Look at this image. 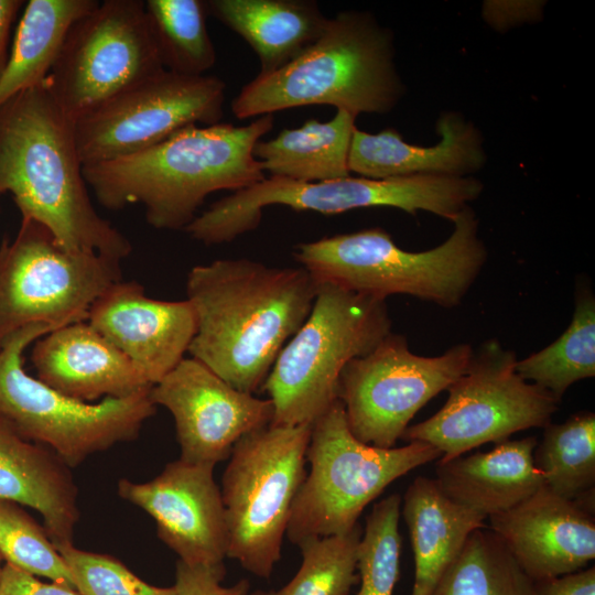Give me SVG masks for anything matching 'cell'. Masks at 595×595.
I'll return each instance as SVG.
<instances>
[{
  "instance_id": "cell-9",
  "label": "cell",
  "mask_w": 595,
  "mask_h": 595,
  "mask_svg": "<svg viewBox=\"0 0 595 595\" xmlns=\"http://www.w3.org/2000/svg\"><path fill=\"white\" fill-rule=\"evenodd\" d=\"M56 328L28 325L12 334L0 349V422L26 441L53 451L68 467L93 454L137 439L155 414L151 389L97 403L69 398L24 369L23 353Z\"/></svg>"
},
{
  "instance_id": "cell-39",
  "label": "cell",
  "mask_w": 595,
  "mask_h": 595,
  "mask_svg": "<svg viewBox=\"0 0 595 595\" xmlns=\"http://www.w3.org/2000/svg\"><path fill=\"white\" fill-rule=\"evenodd\" d=\"M23 6V0H0V77L9 58L8 44L11 26Z\"/></svg>"
},
{
  "instance_id": "cell-27",
  "label": "cell",
  "mask_w": 595,
  "mask_h": 595,
  "mask_svg": "<svg viewBox=\"0 0 595 595\" xmlns=\"http://www.w3.org/2000/svg\"><path fill=\"white\" fill-rule=\"evenodd\" d=\"M97 0H30L15 30L0 77V107L50 75L73 23L91 11Z\"/></svg>"
},
{
  "instance_id": "cell-6",
  "label": "cell",
  "mask_w": 595,
  "mask_h": 595,
  "mask_svg": "<svg viewBox=\"0 0 595 595\" xmlns=\"http://www.w3.org/2000/svg\"><path fill=\"white\" fill-rule=\"evenodd\" d=\"M389 333L386 301L318 284L312 310L279 353L261 389L272 425H312L338 400L345 365L371 351Z\"/></svg>"
},
{
  "instance_id": "cell-7",
  "label": "cell",
  "mask_w": 595,
  "mask_h": 595,
  "mask_svg": "<svg viewBox=\"0 0 595 595\" xmlns=\"http://www.w3.org/2000/svg\"><path fill=\"white\" fill-rule=\"evenodd\" d=\"M483 191L469 176L413 175L388 180L347 176L323 182L264 178L213 203L184 229L206 246L231 242L256 229L262 209L284 205L325 215L357 208L394 207L415 215L426 210L453 220Z\"/></svg>"
},
{
  "instance_id": "cell-36",
  "label": "cell",
  "mask_w": 595,
  "mask_h": 595,
  "mask_svg": "<svg viewBox=\"0 0 595 595\" xmlns=\"http://www.w3.org/2000/svg\"><path fill=\"white\" fill-rule=\"evenodd\" d=\"M225 575V567L192 566L178 560L173 586L176 595H250L248 580L225 587L220 585Z\"/></svg>"
},
{
  "instance_id": "cell-4",
  "label": "cell",
  "mask_w": 595,
  "mask_h": 595,
  "mask_svg": "<svg viewBox=\"0 0 595 595\" xmlns=\"http://www.w3.org/2000/svg\"><path fill=\"white\" fill-rule=\"evenodd\" d=\"M402 95L391 33L367 12L343 11L284 67L259 74L231 101L238 119L310 105L356 117L390 111Z\"/></svg>"
},
{
  "instance_id": "cell-40",
  "label": "cell",
  "mask_w": 595,
  "mask_h": 595,
  "mask_svg": "<svg viewBox=\"0 0 595 595\" xmlns=\"http://www.w3.org/2000/svg\"><path fill=\"white\" fill-rule=\"evenodd\" d=\"M1 561H2V556L0 554V575H1V570H2Z\"/></svg>"
},
{
  "instance_id": "cell-19",
  "label": "cell",
  "mask_w": 595,
  "mask_h": 595,
  "mask_svg": "<svg viewBox=\"0 0 595 595\" xmlns=\"http://www.w3.org/2000/svg\"><path fill=\"white\" fill-rule=\"evenodd\" d=\"M488 519L490 530L533 582L580 571L595 558L593 510L544 485Z\"/></svg>"
},
{
  "instance_id": "cell-29",
  "label": "cell",
  "mask_w": 595,
  "mask_h": 595,
  "mask_svg": "<svg viewBox=\"0 0 595 595\" xmlns=\"http://www.w3.org/2000/svg\"><path fill=\"white\" fill-rule=\"evenodd\" d=\"M516 371L561 401L574 382L595 376V298L581 286L571 324L548 347L517 360Z\"/></svg>"
},
{
  "instance_id": "cell-13",
  "label": "cell",
  "mask_w": 595,
  "mask_h": 595,
  "mask_svg": "<svg viewBox=\"0 0 595 595\" xmlns=\"http://www.w3.org/2000/svg\"><path fill=\"white\" fill-rule=\"evenodd\" d=\"M164 71L142 0H105L71 26L45 80L73 120Z\"/></svg>"
},
{
  "instance_id": "cell-2",
  "label": "cell",
  "mask_w": 595,
  "mask_h": 595,
  "mask_svg": "<svg viewBox=\"0 0 595 595\" xmlns=\"http://www.w3.org/2000/svg\"><path fill=\"white\" fill-rule=\"evenodd\" d=\"M10 193L22 218L46 227L73 252L122 261L130 240L93 205L83 175L74 121L42 85L0 107V194Z\"/></svg>"
},
{
  "instance_id": "cell-12",
  "label": "cell",
  "mask_w": 595,
  "mask_h": 595,
  "mask_svg": "<svg viewBox=\"0 0 595 595\" xmlns=\"http://www.w3.org/2000/svg\"><path fill=\"white\" fill-rule=\"evenodd\" d=\"M516 354L487 340L473 354L465 372L448 390L444 405L431 418L408 426L401 439L424 442L448 461L486 443H499L519 431L544 428L558 401L516 371Z\"/></svg>"
},
{
  "instance_id": "cell-24",
  "label": "cell",
  "mask_w": 595,
  "mask_h": 595,
  "mask_svg": "<svg viewBox=\"0 0 595 595\" xmlns=\"http://www.w3.org/2000/svg\"><path fill=\"white\" fill-rule=\"evenodd\" d=\"M402 516L414 558L410 595H432L473 531L485 519L445 496L434 478L416 477L403 496Z\"/></svg>"
},
{
  "instance_id": "cell-28",
  "label": "cell",
  "mask_w": 595,
  "mask_h": 595,
  "mask_svg": "<svg viewBox=\"0 0 595 595\" xmlns=\"http://www.w3.org/2000/svg\"><path fill=\"white\" fill-rule=\"evenodd\" d=\"M533 462L548 489L594 509L595 414L577 412L544 426Z\"/></svg>"
},
{
  "instance_id": "cell-37",
  "label": "cell",
  "mask_w": 595,
  "mask_h": 595,
  "mask_svg": "<svg viewBox=\"0 0 595 595\" xmlns=\"http://www.w3.org/2000/svg\"><path fill=\"white\" fill-rule=\"evenodd\" d=\"M0 595H82L76 588L56 582L44 583L34 575L4 564L0 575Z\"/></svg>"
},
{
  "instance_id": "cell-10",
  "label": "cell",
  "mask_w": 595,
  "mask_h": 595,
  "mask_svg": "<svg viewBox=\"0 0 595 595\" xmlns=\"http://www.w3.org/2000/svg\"><path fill=\"white\" fill-rule=\"evenodd\" d=\"M312 425L268 424L234 446L221 478L227 558L269 578L281 559L294 499L305 479Z\"/></svg>"
},
{
  "instance_id": "cell-32",
  "label": "cell",
  "mask_w": 595,
  "mask_h": 595,
  "mask_svg": "<svg viewBox=\"0 0 595 595\" xmlns=\"http://www.w3.org/2000/svg\"><path fill=\"white\" fill-rule=\"evenodd\" d=\"M361 534L356 524L345 534L302 544L301 566L289 583L279 589H256L250 595H348L359 581L356 559Z\"/></svg>"
},
{
  "instance_id": "cell-30",
  "label": "cell",
  "mask_w": 595,
  "mask_h": 595,
  "mask_svg": "<svg viewBox=\"0 0 595 595\" xmlns=\"http://www.w3.org/2000/svg\"><path fill=\"white\" fill-rule=\"evenodd\" d=\"M149 26L165 71L203 76L216 62L206 26V1L147 0Z\"/></svg>"
},
{
  "instance_id": "cell-5",
  "label": "cell",
  "mask_w": 595,
  "mask_h": 595,
  "mask_svg": "<svg viewBox=\"0 0 595 595\" xmlns=\"http://www.w3.org/2000/svg\"><path fill=\"white\" fill-rule=\"evenodd\" d=\"M452 221L451 236L425 251L403 250L389 232L375 227L299 244L293 255L317 284L381 301L408 294L453 307L478 277L487 252L469 206Z\"/></svg>"
},
{
  "instance_id": "cell-34",
  "label": "cell",
  "mask_w": 595,
  "mask_h": 595,
  "mask_svg": "<svg viewBox=\"0 0 595 595\" xmlns=\"http://www.w3.org/2000/svg\"><path fill=\"white\" fill-rule=\"evenodd\" d=\"M0 554L7 564L75 588L72 574L44 528L21 507L0 499Z\"/></svg>"
},
{
  "instance_id": "cell-38",
  "label": "cell",
  "mask_w": 595,
  "mask_h": 595,
  "mask_svg": "<svg viewBox=\"0 0 595 595\" xmlns=\"http://www.w3.org/2000/svg\"><path fill=\"white\" fill-rule=\"evenodd\" d=\"M533 595H595V567L533 582Z\"/></svg>"
},
{
  "instance_id": "cell-21",
  "label": "cell",
  "mask_w": 595,
  "mask_h": 595,
  "mask_svg": "<svg viewBox=\"0 0 595 595\" xmlns=\"http://www.w3.org/2000/svg\"><path fill=\"white\" fill-rule=\"evenodd\" d=\"M436 131L441 140L431 147L410 144L393 128L378 133L354 130L348 170L361 177L388 180L413 175L465 176L485 163L477 129L461 116L440 117Z\"/></svg>"
},
{
  "instance_id": "cell-35",
  "label": "cell",
  "mask_w": 595,
  "mask_h": 595,
  "mask_svg": "<svg viewBox=\"0 0 595 595\" xmlns=\"http://www.w3.org/2000/svg\"><path fill=\"white\" fill-rule=\"evenodd\" d=\"M56 549L82 595H176L174 586L150 585L112 556L80 550L74 544Z\"/></svg>"
},
{
  "instance_id": "cell-8",
  "label": "cell",
  "mask_w": 595,
  "mask_h": 595,
  "mask_svg": "<svg viewBox=\"0 0 595 595\" xmlns=\"http://www.w3.org/2000/svg\"><path fill=\"white\" fill-rule=\"evenodd\" d=\"M441 456L424 442L391 448L360 442L337 400L312 424L306 450L311 468L294 499L285 536L300 548L349 532L366 506L393 480Z\"/></svg>"
},
{
  "instance_id": "cell-1",
  "label": "cell",
  "mask_w": 595,
  "mask_h": 595,
  "mask_svg": "<svg viewBox=\"0 0 595 595\" xmlns=\"http://www.w3.org/2000/svg\"><path fill=\"white\" fill-rule=\"evenodd\" d=\"M317 289L302 267L247 258L197 264L186 278V300L196 317L187 353L235 389L253 394L309 316Z\"/></svg>"
},
{
  "instance_id": "cell-23",
  "label": "cell",
  "mask_w": 595,
  "mask_h": 595,
  "mask_svg": "<svg viewBox=\"0 0 595 595\" xmlns=\"http://www.w3.org/2000/svg\"><path fill=\"white\" fill-rule=\"evenodd\" d=\"M534 436L506 440L486 453L436 463L439 488L450 499L488 518L539 490L543 478L533 462Z\"/></svg>"
},
{
  "instance_id": "cell-18",
  "label": "cell",
  "mask_w": 595,
  "mask_h": 595,
  "mask_svg": "<svg viewBox=\"0 0 595 595\" xmlns=\"http://www.w3.org/2000/svg\"><path fill=\"white\" fill-rule=\"evenodd\" d=\"M126 355L154 386L185 357L196 332L191 303L152 299L142 284L123 279L89 307L86 320Z\"/></svg>"
},
{
  "instance_id": "cell-25",
  "label": "cell",
  "mask_w": 595,
  "mask_h": 595,
  "mask_svg": "<svg viewBox=\"0 0 595 595\" xmlns=\"http://www.w3.org/2000/svg\"><path fill=\"white\" fill-rule=\"evenodd\" d=\"M207 14L255 51L260 73H273L323 34L328 18L314 0H208Z\"/></svg>"
},
{
  "instance_id": "cell-14",
  "label": "cell",
  "mask_w": 595,
  "mask_h": 595,
  "mask_svg": "<svg viewBox=\"0 0 595 595\" xmlns=\"http://www.w3.org/2000/svg\"><path fill=\"white\" fill-rule=\"evenodd\" d=\"M473 354L458 344L441 356H419L403 336L389 333L340 372L338 400L350 432L363 443L393 447L416 412L465 372Z\"/></svg>"
},
{
  "instance_id": "cell-15",
  "label": "cell",
  "mask_w": 595,
  "mask_h": 595,
  "mask_svg": "<svg viewBox=\"0 0 595 595\" xmlns=\"http://www.w3.org/2000/svg\"><path fill=\"white\" fill-rule=\"evenodd\" d=\"M225 89L216 76L165 69L134 84L74 121L83 165L138 153L191 125L218 123Z\"/></svg>"
},
{
  "instance_id": "cell-11",
  "label": "cell",
  "mask_w": 595,
  "mask_h": 595,
  "mask_svg": "<svg viewBox=\"0 0 595 595\" xmlns=\"http://www.w3.org/2000/svg\"><path fill=\"white\" fill-rule=\"evenodd\" d=\"M120 263L68 251L46 227L22 218L15 237L0 244V349L28 325L86 321L91 304L123 279Z\"/></svg>"
},
{
  "instance_id": "cell-17",
  "label": "cell",
  "mask_w": 595,
  "mask_h": 595,
  "mask_svg": "<svg viewBox=\"0 0 595 595\" xmlns=\"http://www.w3.org/2000/svg\"><path fill=\"white\" fill-rule=\"evenodd\" d=\"M214 467L182 459L153 479H120L118 495L149 513L159 538L192 566L225 567L228 532Z\"/></svg>"
},
{
  "instance_id": "cell-26",
  "label": "cell",
  "mask_w": 595,
  "mask_h": 595,
  "mask_svg": "<svg viewBox=\"0 0 595 595\" xmlns=\"http://www.w3.org/2000/svg\"><path fill=\"white\" fill-rule=\"evenodd\" d=\"M355 120V115L342 109L327 122L309 119L271 140H259L253 156L273 177L306 183L347 177Z\"/></svg>"
},
{
  "instance_id": "cell-33",
  "label": "cell",
  "mask_w": 595,
  "mask_h": 595,
  "mask_svg": "<svg viewBox=\"0 0 595 595\" xmlns=\"http://www.w3.org/2000/svg\"><path fill=\"white\" fill-rule=\"evenodd\" d=\"M401 496L392 494L375 504L357 547V595H392L400 577Z\"/></svg>"
},
{
  "instance_id": "cell-3",
  "label": "cell",
  "mask_w": 595,
  "mask_h": 595,
  "mask_svg": "<svg viewBox=\"0 0 595 595\" xmlns=\"http://www.w3.org/2000/svg\"><path fill=\"white\" fill-rule=\"evenodd\" d=\"M273 125L272 113L240 127L191 125L138 153L83 165V175L105 208L139 204L153 228L184 230L207 195L266 178L252 150Z\"/></svg>"
},
{
  "instance_id": "cell-16",
  "label": "cell",
  "mask_w": 595,
  "mask_h": 595,
  "mask_svg": "<svg viewBox=\"0 0 595 595\" xmlns=\"http://www.w3.org/2000/svg\"><path fill=\"white\" fill-rule=\"evenodd\" d=\"M150 398L172 414L180 459L190 464L215 467L244 435L273 418L270 399L235 389L193 357L152 386Z\"/></svg>"
},
{
  "instance_id": "cell-20",
  "label": "cell",
  "mask_w": 595,
  "mask_h": 595,
  "mask_svg": "<svg viewBox=\"0 0 595 595\" xmlns=\"http://www.w3.org/2000/svg\"><path fill=\"white\" fill-rule=\"evenodd\" d=\"M31 360L39 380L83 402L126 398L152 388L132 361L87 321L40 337Z\"/></svg>"
},
{
  "instance_id": "cell-31",
  "label": "cell",
  "mask_w": 595,
  "mask_h": 595,
  "mask_svg": "<svg viewBox=\"0 0 595 595\" xmlns=\"http://www.w3.org/2000/svg\"><path fill=\"white\" fill-rule=\"evenodd\" d=\"M432 595H533V581L485 527L470 533Z\"/></svg>"
},
{
  "instance_id": "cell-22",
  "label": "cell",
  "mask_w": 595,
  "mask_h": 595,
  "mask_svg": "<svg viewBox=\"0 0 595 595\" xmlns=\"http://www.w3.org/2000/svg\"><path fill=\"white\" fill-rule=\"evenodd\" d=\"M77 496L69 467L53 451L0 422V499L41 513L55 548L73 544L79 519Z\"/></svg>"
}]
</instances>
